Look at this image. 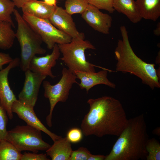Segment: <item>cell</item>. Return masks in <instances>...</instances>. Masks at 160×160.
Instances as JSON below:
<instances>
[{
    "label": "cell",
    "mask_w": 160,
    "mask_h": 160,
    "mask_svg": "<svg viewBox=\"0 0 160 160\" xmlns=\"http://www.w3.org/2000/svg\"><path fill=\"white\" fill-rule=\"evenodd\" d=\"M87 102L89 110L81 125L83 134L99 137L106 135L119 136L128 119L121 102L113 97L104 96L89 99Z\"/></svg>",
    "instance_id": "obj_1"
},
{
    "label": "cell",
    "mask_w": 160,
    "mask_h": 160,
    "mask_svg": "<svg viewBox=\"0 0 160 160\" xmlns=\"http://www.w3.org/2000/svg\"><path fill=\"white\" fill-rule=\"evenodd\" d=\"M105 160H138L145 159V145L149 139L143 114L128 119Z\"/></svg>",
    "instance_id": "obj_2"
},
{
    "label": "cell",
    "mask_w": 160,
    "mask_h": 160,
    "mask_svg": "<svg viewBox=\"0 0 160 160\" xmlns=\"http://www.w3.org/2000/svg\"><path fill=\"white\" fill-rule=\"evenodd\" d=\"M120 31L122 39L118 40L114 52L117 60L116 71L136 76L152 89L159 88L160 77L155 64L145 62L136 55L130 45L128 32L124 26H121Z\"/></svg>",
    "instance_id": "obj_3"
},
{
    "label": "cell",
    "mask_w": 160,
    "mask_h": 160,
    "mask_svg": "<svg viewBox=\"0 0 160 160\" xmlns=\"http://www.w3.org/2000/svg\"><path fill=\"white\" fill-rule=\"evenodd\" d=\"M13 13L17 24L15 37L21 49V58L19 66L22 70L29 69L30 63L36 55L46 52L41 44L43 41L40 36L24 19L18 11L15 9Z\"/></svg>",
    "instance_id": "obj_4"
},
{
    "label": "cell",
    "mask_w": 160,
    "mask_h": 160,
    "mask_svg": "<svg viewBox=\"0 0 160 160\" xmlns=\"http://www.w3.org/2000/svg\"><path fill=\"white\" fill-rule=\"evenodd\" d=\"M84 38H72L69 43L58 44L60 52L62 54L60 58L68 68L72 71H80L89 72H95V67L102 69L106 68L95 65L88 61L86 59L85 51L87 49H95V47Z\"/></svg>",
    "instance_id": "obj_5"
},
{
    "label": "cell",
    "mask_w": 160,
    "mask_h": 160,
    "mask_svg": "<svg viewBox=\"0 0 160 160\" xmlns=\"http://www.w3.org/2000/svg\"><path fill=\"white\" fill-rule=\"evenodd\" d=\"M5 140L21 152L37 153L39 151L47 150L51 146L43 140L41 130L27 124L17 125L7 131Z\"/></svg>",
    "instance_id": "obj_6"
},
{
    "label": "cell",
    "mask_w": 160,
    "mask_h": 160,
    "mask_svg": "<svg viewBox=\"0 0 160 160\" xmlns=\"http://www.w3.org/2000/svg\"><path fill=\"white\" fill-rule=\"evenodd\" d=\"M62 74L61 79L55 85H52L47 81H43L44 96L49 99L50 103L49 112L46 118V123L49 127L52 126V114L55 106L59 102H65L73 84L78 83L76 81L77 77L72 70L64 67Z\"/></svg>",
    "instance_id": "obj_7"
},
{
    "label": "cell",
    "mask_w": 160,
    "mask_h": 160,
    "mask_svg": "<svg viewBox=\"0 0 160 160\" xmlns=\"http://www.w3.org/2000/svg\"><path fill=\"white\" fill-rule=\"evenodd\" d=\"M22 16L32 28L40 36L47 48L52 49L56 44H63L70 42L72 38L60 30L48 19L38 18L23 13Z\"/></svg>",
    "instance_id": "obj_8"
},
{
    "label": "cell",
    "mask_w": 160,
    "mask_h": 160,
    "mask_svg": "<svg viewBox=\"0 0 160 160\" xmlns=\"http://www.w3.org/2000/svg\"><path fill=\"white\" fill-rule=\"evenodd\" d=\"M25 72L24 85L18 95V100L24 105L34 108L40 87L47 76L33 72L29 69Z\"/></svg>",
    "instance_id": "obj_9"
},
{
    "label": "cell",
    "mask_w": 160,
    "mask_h": 160,
    "mask_svg": "<svg viewBox=\"0 0 160 160\" xmlns=\"http://www.w3.org/2000/svg\"><path fill=\"white\" fill-rule=\"evenodd\" d=\"M20 63V59L16 57L6 68L0 70V105L6 112L10 119L13 118L12 107L17 99L9 86L8 76L10 71L19 66Z\"/></svg>",
    "instance_id": "obj_10"
},
{
    "label": "cell",
    "mask_w": 160,
    "mask_h": 160,
    "mask_svg": "<svg viewBox=\"0 0 160 160\" xmlns=\"http://www.w3.org/2000/svg\"><path fill=\"white\" fill-rule=\"evenodd\" d=\"M81 16L94 30L104 34H109L112 22V17L109 15L102 12L89 4L87 9L81 14Z\"/></svg>",
    "instance_id": "obj_11"
},
{
    "label": "cell",
    "mask_w": 160,
    "mask_h": 160,
    "mask_svg": "<svg viewBox=\"0 0 160 160\" xmlns=\"http://www.w3.org/2000/svg\"><path fill=\"white\" fill-rule=\"evenodd\" d=\"M12 112L16 113L19 117L24 121L27 125L42 131L49 136L54 141L62 137L52 132L48 129L38 118L34 108L26 106L18 100L13 103Z\"/></svg>",
    "instance_id": "obj_12"
},
{
    "label": "cell",
    "mask_w": 160,
    "mask_h": 160,
    "mask_svg": "<svg viewBox=\"0 0 160 160\" xmlns=\"http://www.w3.org/2000/svg\"><path fill=\"white\" fill-rule=\"evenodd\" d=\"M48 19L56 28L72 38H84V34L79 32L77 29L71 15L62 7L56 6Z\"/></svg>",
    "instance_id": "obj_13"
},
{
    "label": "cell",
    "mask_w": 160,
    "mask_h": 160,
    "mask_svg": "<svg viewBox=\"0 0 160 160\" xmlns=\"http://www.w3.org/2000/svg\"><path fill=\"white\" fill-rule=\"evenodd\" d=\"M60 53L58 44H55L50 54L42 57L34 56L30 63L29 69L33 72L55 78L56 76L53 74L51 69L56 65Z\"/></svg>",
    "instance_id": "obj_14"
},
{
    "label": "cell",
    "mask_w": 160,
    "mask_h": 160,
    "mask_svg": "<svg viewBox=\"0 0 160 160\" xmlns=\"http://www.w3.org/2000/svg\"><path fill=\"white\" fill-rule=\"evenodd\" d=\"M77 78L80 80L78 83L81 89H85L87 92L96 85L103 84L112 88H116V84L108 78V72L113 71L108 69H102L96 72H89L80 71H73Z\"/></svg>",
    "instance_id": "obj_15"
},
{
    "label": "cell",
    "mask_w": 160,
    "mask_h": 160,
    "mask_svg": "<svg viewBox=\"0 0 160 160\" xmlns=\"http://www.w3.org/2000/svg\"><path fill=\"white\" fill-rule=\"evenodd\" d=\"M56 6L49 5L41 1L31 0L25 3L21 9L23 13L38 18L48 19Z\"/></svg>",
    "instance_id": "obj_16"
},
{
    "label": "cell",
    "mask_w": 160,
    "mask_h": 160,
    "mask_svg": "<svg viewBox=\"0 0 160 160\" xmlns=\"http://www.w3.org/2000/svg\"><path fill=\"white\" fill-rule=\"evenodd\" d=\"M71 143L66 137L55 140L47 150L52 160H69L72 152Z\"/></svg>",
    "instance_id": "obj_17"
},
{
    "label": "cell",
    "mask_w": 160,
    "mask_h": 160,
    "mask_svg": "<svg viewBox=\"0 0 160 160\" xmlns=\"http://www.w3.org/2000/svg\"><path fill=\"white\" fill-rule=\"evenodd\" d=\"M137 7L142 18L156 21L160 16V0H136Z\"/></svg>",
    "instance_id": "obj_18"
},
{
    "label": "cell",
    "mask_w": 160,
    "mask_h": 160,
    "mask_svg": "<svg viewBox=\"0 0 160 160\" xmlns=\"http://www.w3.org/2000/svg\"><path fill=\"white\" fill-rule=\"evenodd\" d=\"M113 7L115 10L125 15L133 23H137L142 19L134 0H113Z\"/></svg>",
    "instance_id": "obj_19"
},
{
    "label": "cell",
    "mask_w": 160,
    "mask_h": 160,
    "mask_svg": "<svg viewBox=\"0 0 160 160\" xmlns=\"http://www.w3.org/2000/svg\"><path fill=\"white\" fill-rule=\"evenodd\" d=\"M14 27L9 22L0 21V49H8L12 46L16 38Z\"/></svg>",
    "instance_id": "obj_20"
},
{
    "label": "cell",
    "mask_w": 160,
    "mask_h": 160,
    "mask_svg": "<svg viewBox=\"0 0 160 160\" xmlns=\"http://www.w3.org/2000/svg\"><path fill=\"white\" fill-rule=\"evenodd\" d=\"M22 155L9 142L5 139L0 140V160H20Z\"/></svg>",
    "instance_id": "obj_21"
},
{
    "label": "cell",
    "mask_w": 160,
    "mask_h": 160,
    "mask_svg": "<svg viewBox=\"0 0 160 160\" xmlns=\"http://www.w3.org/2000/svg\"><path fill=\"white\" fill-rule=\"evenodd\" d=\"M88 5L87 0H66L65 9L71 15L75 14H81L87 9Z\"/></svg>",
    "instance_id": "obj_22"
},
{
    "label": "cell",
    "mask_w": 160,
    "mask_h": 160,
    "mask_svg": "<svg viewBox=\"0 0 160 160\" xmlns=\"http://www.w3.org/2000/svg\"><path fill=\"white\" fill-rule=\"evenodd\" d=\"M15 7L11 0H0V21L8 22L14 26L11 15L13 12Z\"/></svg>",
    "instance_id": "obj_23"
},
{
    "label": "cell",
    "mask_w": 160,
    "mask_h": 160,
    "mask_svg": "<svg viewBox=\"0 0 160 160\" xmlns=\"http://www.w3.org/2000/svg\"><path fill=\"white\" fill-rule=\"evenodd\" d=\"M147 160H160V144L155 138L148 139L145 145Z\"/></svg>",
    "instance_id": "obj_24"
},
{
    "label": "cell",
    "mask_w": 160,
    "mask_h": 160,
    "mask_svg": "<svg viewBox=\"0 0 160 160\" xmlns=\"http://www.w3.org/2000/svg\"><path fill=\"white\" fill-rule=\"evenodd\" d=\"M89 4L98 9L105 10L110 13L115 11L113 7V0H87Z\"/></svg>",
    "instance_id": "obj_25"
},
{
    "label": "cell",
    "mask_w": 160,
    "mask_h": 160,
    "mask_svg": "<svg viewBox=\"0 0 160 160\" xmlns=\"http://www.w3.org/2000/svg\"><path fill=\"white\" fill-rule=\"evenodd\" d=\"M8 118L6 112L0 105V140L5 139Z\"/></svg>",
    "instance_id": "obj_26"
},
{
    "label": "cell",
    "mask_w": 160,
    "mask_h": 160,
    "mask_svg": "<svg viewBox=\"0 0 160 160\" xmlns=\"http://www.w3.org/2000/svg\"><path fill=\"white\" fill-rule=\"evenodd\" d=\"M91 153L86 148L80 147L72 151L69 160H88Z\"/></svg>",
    "instance_id": "obj_27"
},
{
    "label": "cell",
    "mask_w": 160,
    "mask_h": 160,
    "mask_svg": "<svg viewBox=\"0 0 160 160\" xmlns=\"http://www.w3.org/2000/svg\"><path fill=\"white\" fill-rule=\"evenodd\" d=\"M66 137L71 143H76L82 140L83 133L81 129L76 127L72 128L67 132Z\"/></svg>",
    "instance_id": "obj_28"
},
{
    "label": "cell",
    "mask_w": 160,
    "mask_h": 160,
    "mask_svg": "<svg viewBox=\"0 0 160 160\" xmlns=\"http://www.w3.org/2000/svg\"><path fill=\"white\" fill-rule=\"evenodd\" d=\"M45 153L25 152L22 154L20 160H49Z\"/></svg>",
    "instance_id": "obj_29"
},
{
    "label": "cell",
    "mask_w": 160,
    "mask_h": 160,
    "mask_svg": "<svg viewBox=\"0 0 160 160\" xmlns=\"http://www.w3.org/2000/svg\"><path fill=\"white\" fill-rule=\"evenodd\" d=\"M13 59L8 53L0 52V70L3 69V66L9 64Z\"/></svg>",
    "instance_id": "obj_30"
},
{
    "label": "cell",
    "mask_w": 160,
    "mask_h": 160,
    "mask_svg": "<svg viewBox=\"0 0 160 160\" xmlns=\"http://www.w3.org/2000/svg\"><path fill=\"white\" fill-rule=\"evenodd\" d=\"M14 4L15 6L21 8L27 2L31 0H11Z\"/></svg>",
    "instance_id": "obj_31"
},
{
    "label": "cell",
    "mask_w": 160,
    "mask_h": 160,
    "mask_svg": "<svg viewBox=\"0 0 160 160\" xmlns=\"http://www.w3.org/2000/svg\"><path fill=\"white\" fill-rule=\"evenodd\" d=\"M105 156L101 155H95L91 154L88 160H105Z\"/></svg>",
    "instance_id": "obj_32"
},
{
    "label": "cell",
    "mask_w": 160,
    "mask_h": 160,
    "mask_svg": "<svg viewBox=\"0 0 160 160\" xmlns=\"http://www.w3.org/2000/svg\"><path fill=\"white\" fill-rule=\"evenodd\" d=\"M154 35L159 36L160 35V23L159 22L157 24L156 28L153 31Z\"/></svg>",
    "instance_id": "obj_33"
},
{
    "label": "cell",
    "mask_w": 160,
    "mask_h": 160,
    "mask_svg": "<svg viewBox=\"0 0 160 160\" xmlns=\"http://www.w3.org/2000/svg\"><path fill=\"white\" fill-rule=\"evenodd\" d=\"M44 1L49 5L55 6H57V0H44Z\"/></svg>",
    "instance_id": "obj_34"
},
{
    "label": "cell",
    "mask_w": 160,
    "mask_h": 160,
    "mask_svg": "<svg viewBox=\"0 0 160 160\" xmlns=\"http://www.w3.org/2000/svg\"><path fill=\"white\" fill-rule=\"evenodd\" d=\"M153 133L154 134L157 135H160V128L157 127L155 129L153 130Z\"/></svg>",
    "instance_id": "obj_35"
}]
</instances>
